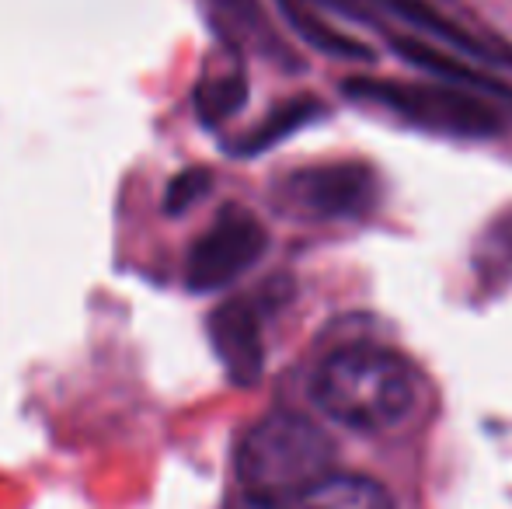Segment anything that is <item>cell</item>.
<instances>
[{
  "label": "cell",
  "mask_w": 512,
  "mask_h": 509,
  "mask_svg": "<svg viewBox=\"0 0 512 509\" xmlns=\"http://www.w3.org/2000/svg\"><path fill=\"white\" fill-rule=\"evenodd\" d=\"M317 408L338 426L384 433L411 415L418 401L415 370L380 346H342L317 367L310 381Z\"/></svg>",
  "instance_id": "1"
},
{
  "label": "cell",
  "mask_w": 512,
  "mask_h": 509,
  "mask_svg": "<svg viewBox=\"0 0 512 509\" xmlns=\"http://www.w3.org/2000/svg\"><path fill=\"white\" fill-rule=\"evenodd\" d=\"M335 464V443L314 419L290 408L269 412L237 447V482L244 496L265 503H297Z\"/></svg>",
  "instance_id": "2"
},
{
  "label": "cell",
  "mask_w": 512,
  "mask_h": 509,
  "mask_svg": "<svg viewBox=\"0 0 512 509\" xmlns=\"http://www.w3.org/2000/svg\"><path fill=\"white\" fill-rule=\"evenodd\" d=\"M345 98L373 105L391 116L405 119L408 126L429 129L439 136H467L485 140L499 136L502 123L499 105H492L478 91L457 88V84H405V81H377V77H349L342 81Z\"/></svg>",
  "instance_id": "3"
},
{
  "label": "cell",
  "mask_w": 512,
  "mask_h": 509,
  "mask_svg": "<svg viewBox=\"0 0 512 509\" xmlns=\"http://www.w3.org/2000/svg\"><path fill=\"white\" fill-rule=\"evenodd\" d=\"M377 171L363 161H328L310 164L283 175L272 189L276 213L290 220H352L363 217L377 203Z\"/></svg>",
  "instance_id": "4"
},
{
  "label": "cell",
  "mask_w": 512,
  "mask_h": 509,
  "mask_svg": "<svg viewBox=\"0 0 512 509\" xmlns=\"http://www.w3.org/2000/svg\"><path fill=\"white\" fill-rule=\"evenodd\" d=\"M269 248L262 220L244 206L230 203L216 213V220L192 245L185 262V283L192 293H213L241 279Z\"/></svg>",
  "instance_id": "5"
},
{
  "label": "cell",
  "mask_w": 512,
  "mask_h": 509,
  "mask_svg": "<svg viewBox=\"0 0 512 509\" xmlns=\"http://www.w3.org/2000/svg\"><path fill=\"white\" fill-rule=\"evenodd\" d=\"M209 342L237 387H255L265 370V339L258 311L248 300H227L209 314Z\"/></svg>",
  "instance_id": "6"
},
{
  "label": "cell",
  "mask_w": 512,
  "mask_h": 509,
  "mask_svg": "<svg viewBox=\"0 0 512 509\" xmlns=\"http://www.w3.org/2000/svg\"><path fill=\"white\" fill-rule=\"evenodd\" d=\"M377 4L384 7V11H391L394 18H401L405 25L432 35V39L443 42V46H453L457 53L478 56V60H485V63H502V67L512 70L509 46H502V42H485V39H478V35H471L464 25H457V21H450L446 14H439L429 0H377Z\"/></svg>",
  "instance_id": "7"
},
{
  "label": "cell",
  "mask_w": 512,
  "mask_h": 509,
  "mask_svg": "<svg viewBox=\"0 0 512 509\" xmlns=\"http://www.w3.org/2000/svg\"><path fill=\"white\" fill-rule=\"evenodd\" d=\"M391 49L401 56V60H408L411 67H422V70H429V74H436L439 81L457 84V88H467V91H478V95L495 98V102H502L512 109V84L499 81V77L485 74V70H478V67H467L464 60L429 46V42L411 39V35H391Z\"/></svg>",
  "instance_id": "8"
},
{
  "label": "cell",
  "mask_w": 512,
  "mask_h": 509,
  "mask_svg": "<svg viewBox=\"0 0 512 509\" xmlns=\"http://www.w3.org/2000/svg\"><path fill=\"white\" fill-rule=\"evenodd\" d=\"M293 509H394V499L377 478L366 475H324L307 489Z\"/></svg>",
  "instance_id": "9"
},
{
  "label": "cell",
  "mask_w": 512,
  "mask_h": 509,
  "mask_svg": "<svg viewBox=\"0 0 512 509\" xmlns=\"http://www.w3.org/2000/svg\"><path fill=\"white\" fill-rule=\"evenodd\" d=\"M276 4H279V11L286 14V21L293 25V32H297L307 46H314L317 53L338 56V60H359V63L377 60V53H373L366 42H359V39H352V35L331 28L321 14L310 11L307 0H276Z\"/></svg>",
  "instance_id": "10"
},
{
  "label": "cell",
  "mask_w": 512,
  "mask_h": 509,
  "mask_svg": "<svg viewBox=\"0 0 512 509\" xmlns=\"http://www.w3.org/2000/svg\"><path fill=\"white\" fill-rule=\"evenodd\" d=\"M321 116H324V105L317 102V98H310V95L290 98V102L276 105L251 133H244L241 140L234 143V154H262V150L283 143L286 136H293L297 129L317 123Z\"/></svg>",
  "instance_id": "11"
},
{
  "label": "cell",
  "mask_w": 512,
  "mask_h": 509,
  "mask_svg": "<svg viewBox=\"0 0 512 509\" xmlns=\"http://www.w3.org/2000/svg\"><path fill=\"white\" fill-rule=\"evenodd\" d=\"M248 102V74L244 67L230 63L223 70H209L196 84V112L206 126H220L234 119Z\"/></svg>",
  "instance_id": "12"
},
{
  "label": "cell",
  "mask_w": 512,
  "mask_h": 509,
  "mask_svg": "<svg viewBox=\"0 0 512 509\" xmlns=\"http://www.w3.org/2000/svg\"><path fill=\"white\" fill-rule=\"evenodd\" d=\"M474 269L488 290L512 283V210L499 213L474 245Z\"/></svg>",
  "instance_id": "13"
},
{
  "label": "cell",
  "mask_w": 512,
  "mask_h": 509,
  "mask_svg": "<svg viewBox=\"0 0 512 509\" xmlns=\"http://www.w3.org/2000/svg\"><path fill=\"white\" fill-rule=\"evenodd\" d=\"M209 11H213L216 25L230 35L234 42H258L262 49H279L272 39L269 25H265V14L258 0H206Z\"/></svg>",
  "instance_id": "14"
},
{
  "label": "cell",
  "mask_w": 512,
  "mask_h": 509,
  "mask_svg": "<svg viewBox=\"0 0 512 509\" xmlns=\"http://www.w3.org/2000/svg\"><path fill=\"white\" fill-rule=\"evenodd\" d=\"M209 185H213V178H209V171H203V168L182 171V175H178V178H171L168 196H164V210H168L171 217H178V213H185L192 203H199V199L206 196Z\"/></svg>",
  "instance_id": "15"
},
{
  "label": "cell",
  "mask_w": 512,
  "mask_h": 509,
  "mask_svg": "<svg viewBox=\"0 0 512 509\" xmlns=\"http://www.w3.org/2000/svg\"><path fill=\"white\" fill-rule=\"evenodd\" d=\"M317 4H328V7H335V11H342L345 18H356V21H373V14L366 11L359 0H317Z\"/></svg>",
  "instance_id": "16"
},
{
  "label": "cell",
  "mask_w": 512,
  "mask_h": 509,
  "mask_svg": "<svg viewBox=\"0 0 512 509\" xmlns=\"http://www.w3.org/2000/svg\"><path fill=\"white\" fill-rule=\"evenodd\" d=\"M227 509H293V506H283V503H265V499H255V496H237L234 503H230Z\"/></svg>",
  "instance_id": "17"
}]
</instances>
